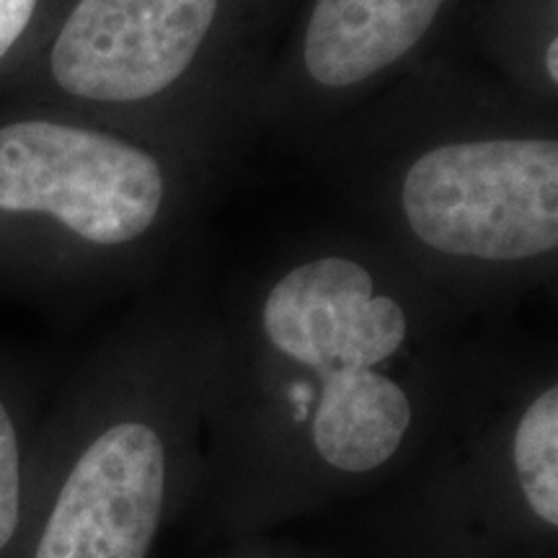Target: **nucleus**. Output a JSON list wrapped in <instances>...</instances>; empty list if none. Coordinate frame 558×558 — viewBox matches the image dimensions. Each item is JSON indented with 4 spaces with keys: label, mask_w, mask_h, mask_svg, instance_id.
I'll return each instance as SVG.
<instances>
[{
    "label": "nucleus",
    "mask_w": 558,
    "mask_h": 558,
    "mask_svg": "<svg viewBox=\"0 0 558 558\" xmlns=\"http://www.w3.org/2000/svg\"><path fill=\"white\" fill-rule=\"evenodd\" d=\"M39 0H0V60L11 54L32 26Z\"/></svg>",
    "instance_id": "nucleus-9"
},
{
    "label": "nucleus",
    "mask_w": 558,
    "mask_h": 558,
    "mask_svg": "<svg viewBox=\"0 0 558 558\" xmlns=\"http://www.w3.org/2000/svg\"><path fill=\"white\" fill-rule=\"evenodd\" d=\"M507 458L522 501L543 527H558V386L541 380L518 403L507 432Z\"/></svg>",
    "instance_id": "nucleus-7"
},
{
    "label": "nucleus",
    "mask_w": 558,
    "mask_h": 558,
    "mask_svg": "<svg viewBox=\"0 0 558 558\" xmlns=\"http://www.w3.org/2000/svg\"><path fill=\"white\" fill-rule=\"evenodd\" d=\"M213 160L128 130L24 117L0 128V215L153 264L192 218Z\"/></svg>",
    "instance_id": "nucleus-4"
},
{
    "label": "nucleus",
    "mask_w": 558,
    "mask_h": 558,
    "mask_svg": "<svg viewBox=\"0 0 558 558\" xmlns=\"http://www.w3.org/2000/svg\"><path fill=\"white\" fill-rule=\"evenodd\" d=\"M448 0H313L284 68L264 81L256 117L318 130L362 109L435 32Z\"/></svg>",
    "instance_id": "nucleus-5"
},
{
    "label": "nucleus",
    "mask_w": 558,
    "mask_h": 558,
    "mask_svg": "<svg viewBox=\"0 0 558 558\" xmlns=\"http://www.w3.org/2000/svg\"><path fill=\"white\" fill-rule=\"evenodd\" d=\"M177 460L158 407L104 427L75 458L34 558H148Z\"/></svg>",
    "instance_id": "nucleus-6"
},
{
    "label": "nucleus",
    "mask_w": 558,
    "mask_h": 558,
    "mask_svg": "<svg viewBox=\"0 0 558 558\" xmlns=\"http://www.w3.org/2000/svg\"><path fill=\"white\" fill-rule=\"evenodd\" d=\"M414 75L349 137L378 239L452 305L548 282L558 262V132L501 78Z\"/></svg>",
    "instance_id": "nucleus-2"
},
{
    "label": "nucleus",
    "mask_w": 558,
    "mask_h": 558,
    "mask_svg": "<svg viewBox=\"0 0 558 558\" xmlns=\"http://www.w3.org/2000/svg\"><path fill=\"white\" fill-rule=\"evenodd\" d=\"M222 0H78L47 68L58 90L120 114L128 132L215 158L256 88L222 60Z\"/></svg>",
    "instance_id": "nucleus-3"
},
{
    "label": "nucleus",
    "mask_w": 558,
    "mask_h": 558,
    "mask_svg": "<svg viewBox=\"0 0 558 558\" xmlns=\"http://www.w3.org/2000/svg\"><path fill=\"white\" fill-rule=\"evenodd\" d=\"M452 308L378 235L303 241L239 303L230 401L308 469L386 471L429 422Z\"/></svg>",
    "instance_id": "nucleus-1"
},
{
    "label": "nucleus",
    "mask_w": 558,
    "mask_h": 558,
    "mask_svg": "<svg viewBox=\"0 0 558 558\" xmlns=\"http://www.w3.org/2000/svg\"><path fill=\"white\" fill-rule=\"evenodd\" d=\"M21 518V448L13 418L0 401V550L16 535Z\"/></svg>",
    "instance_id": "nucleus-8"
}]
</instances>
